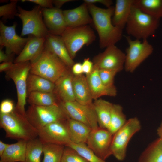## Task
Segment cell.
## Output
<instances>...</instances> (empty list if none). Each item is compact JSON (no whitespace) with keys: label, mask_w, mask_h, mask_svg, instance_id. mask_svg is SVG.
<instances>
[{"label":"cell","mask_w":162,"mask_h":162,"mask_svg":"<svg viewBox=\"0 0 162 162\" xmlns=\"http://www.w3.org/2000/svg\"><path fill=\"white\" fill-rule=\"evenodd\" d=\"M83 73L86 74V76L90 74L94 68V64L88 58L84 60L82 64Z\"/></svg>","instance_id":"40"},{"label":"cell","mask_w":162,"mask_h":162,"mask_svg":"<svg viewBox=\"0 0 162 162\" xmlns=\"http://www.w3.org/2000/svg\"><path fill=\"white\" fill-rule=\"evenodd\" d=\"M141 128L140 123L137 118L133 117L128 120L125 124L113 135L110 148L111 154L119 160H124L130 140Z\"/></svg>","instance_id":"9"},{"label":"cell","mask_w":162,"mask_h":162,"mask_svg":"<svg viewBox=\"0 0 162 162\" xmlns=\"http://www.w3.org/2000/svg\"><path fill=\"white\" fill-rule=\"evenodd\" d=\"M17 23L15 22L12 26H8L0 21V45L5 47V52L7 54L18 55L29 39L28 37L22 38L17 34Z\"/></svg>","instance_id":"14"},{"label":"cell","mask_w":162,"mask_h":162,"mask_svg":"<svg viewBox=\"0 0 162 162\" xmlns=\"http://www.w3.org/2000/svg\"><path fill=\"white\" fill-rule=\"evenodd\" d=\"M67 27L89 25L93 23L87 4L84 2L75 8L63 10Z\"/></svg>","instance_id":"18"},{"label":"cell","mask_w":162,"mask_h":162,"mask_svg":"<svg viewBox=\"0 0 162 162\" xmlns=\"http://www.w3.org/2000/svg\"><path fill=\"white\" fill-rule=\"evenodd\" d=\"M21 1L22 2L27 1L33 3L43 8H50L54 7L52 0H22Z\"/></svg>","instance_id":"39"},{"label":"cell","mask_w":162,"mask_h":162,"mask_svg":"<svg viewBox=\"0 0 162 162\" xmlns=\"http://www.w3.org/2000/svg\"><path fill=\"white\" fill-rule=\"evenodd\" d=\"M27 95L32 92H53L55 84L40 76L29 73L27 79Z\"/></svg>","instance_id":"27"},{"label":"cell","mask_w":162,"mask_h":162,"mask_svg":"<svg viewBox=\"0 0 162 162\" xmlns=\"http://www.w3.org/2000/svg\"><path fill=\"white\" fill-rule=\"evenodd\" d=\"M135 0H116L112 22L115 26L123 30Z\"/></svg>","instance_id":"23"},{"label":"cell","mask_w":162,"mask_h":162,"mask_svg":"<svg viewBox=\"0 0 162 162\" xmlns=\"http://www.w3.org/2000/svg\"><path fill=\"white\" fill-rule=\"evenodd\" d=\"M61 162H88L72 148L66 146Z\"/></svg>","instance_id":"37"},{"label":"cell","mask_w":162,"mask_h":162,"mask_svg":"<svg viewBox=\"0 0 162 162\" xmlns=\"http://www.w3.org/2000/svg\"><path fill=\"white\" fill-rule=\"evenodd\" d=\"M43 143L38 137L27 141L26 162H42L41 156L43 153Z\"/></svg>","instance_id":"33"},{"label":"cell","mask_w":162,"mask_h":162,"mask_svg":"<svg viewBox=\"0 0 162 162\" xmlns=\"http://www.w3.org/2000/svg\"><path fill=\"white\" fill-rule=\"evenodd\" d=\"M139 162H162V139H157L146 148Z\"/></svg>","instance_id":"29"},{"label":"cell","mask_w":162,"mask_h":162,"mask_svg":"<svg viewBox=\"0 0 162 162\" xmlns=\"http://www.w3.org/2000/svg\"><path fill=\"white\" fill-rule=\"evenodd\" d=\"M98 70L94 66L92 72L86 76L93 100H96L103 96H116L117 94L116 87L109 88L105 86L100 78Z\"/></svg>","instance_id":"20"},{"label":"cell","mask_w":162,"mask_h":162,"mask_svg":"<svg viewBox=\"0 0 162 162\" xmlns=\"http://www.w3.org/2000/svg\"><path fill=\"white\" fill-rule=\"evenodd\" d=\"M67 121L55 122L43 127L38 130V138L43 143H52L67 146L71 141Z\"/></svg>","instance_id":"13"},{"label":"cell","mask_w":162,"mask_h":162,"mask_svg":"<svg viewBox=\"0 0 162 162\" xmlns=\"http://www.w3.org/2000/svg\"><path fill=\"white\" fill-rule=\"evenodd\" d=\"M3 48L2 46H0V62H14L15 54L6 53L2 50Z\"/></svg>","instance_id":"41"},{"label":"cell","mask_w":162,"mask_h":162,"mask_svg":"<svg viewBox=\"0 0 162 162\" xmlns=\"http://www.w3.org/2000/svg\"><path fill=\"white\" fill-rule=\"evenodd\" d=\"M27 101L30 105L50 106L59 104L61 102L53 92H32L27 95Z\"/></svg>","instance_id":"28"},{"label":"cell","mask_w":162,"mask_h":162,"mask_svg":"<svg viewBox=\"0 0 162 162\" xmlns=\"http://www.w3.org/2000/svg\"><path fill=\"white\" fill-rule=\"evenodd\" d=\"M61 36L73 60L79 50L84 46L91 44L96 38L94 31L89 25L67 27Z\"/></svg>","instance_id":"7"},{"label":"cell","mask_w":162,"mask_h":162,"mask_svg":"<svg viewBox=\"0 0 162 162\" xmlns=\"http://www.w3.org/2000/svg\"><path fill=\"white\" fill-rule=\"evenodd\" d=\"M26 116L38 130L53 122L66 121L69 118L61 103L45 106L30 105L26 111Z\"/></svg>","instance_id":"5"},{"label":"cell","mask_w":162,"mask_h":162,"mask_svg":"<svg viewBox=\"0 0 162 162\" xmlns=\"http://www.w3.org/2000/svg\"><path fill=\"white\" fill-rule=\"evenodd\" d=\"M134 4L148 15L159 19L162 17V0H135Z\"/></svg>","instance_id":"30"},{"label":"cell","mask_w":162,"mask_h":162,"mask_svg":"<svg viewBox=\"0 0 162 162\" xmlns=\"http://www.w3.org/2000/svg\"><path fill=\"white\" fill-rule=\"evenodd\" d=\"M127 120L122 106L118 104H113L110 124L107 130L113 135L125 124Z\"/></svg>","instance_id":"31"},{"label":"cell","mask_w":162,"mask_h":162,"mask_svg":"<svg viewBox=\"0 0 162 162\" xmlns=\"http://www.w3.org/2000/svg\"><path fill=\"white\" fill-rule=\"evenodd\" d=\"M157 132L158 134L160 136V138L162 139V122L157 129Z\"/></svg>","instance_id":"47"},{"label":"cell","mask_w":162,"mask_h":162,"mask_svg":"<svg viewBox=\"0 0 162 162\" xmlns=\"http://www.w3.org/2000/svg\"><path fill=\"white\" fill-rule=\"evenodd\" d=\"M84 2L87 4H93L99 3L105 6L106 8L110 7L113 4V2L112 0H84Z\"/></svg>","instance_id":"42"},{"label":"cell","mask_w":162,"mask_h":162,"mask_svg":"<svg viewBox=\"0 0 162 162\" xmlns=\"http://www.w3.org/2000/svg\"><path fill=\"white\" fill-rule=\"evenodd\" d=\"M74 76L71 69L55 83V87L53 92L60 102L75 100L72 85Z\"/></svg>","instance_id":"21"},{"label":"cell","mask_w":162,"mask_h":162,"mask_svg":"<svg viewBox=\"0 0 162 162\" xmlns=\"http://www.w3.org/2000/svg\"><path fill=\"white\" fill-rule=\"evenodd\" d=\"M113 136L107 129L99 127L91 130L86 143L98 156L105 160L112 155L110 148Z\"/></svg>","instance_id":"15"},{"label":"cell","mask_w":162,"mask_h":162,"mask_svg":"<svg viewBox=\"0 0 162 162\" xmlns=\"http://www.w3.org/2000/svg\"><path fill=\"white\" fill-rule=\"evenodd\" d=\"M87 4L93 23L98 34L100 47L103 49L115 45L122 39L123 30L112 23L114 7L104 8L94 4Z\"/></svg>","instance_id":"1"},{"label":"cell","mask_w":162,"mask_h":162,"mask_svg":"<svg viewBox=\"0 0 162 162\" xmlns=\"http://www.w3.org/2000/svg\"><path fill=\"white\" fill-rule=\"evenodd\" d=\"M128 46L126 49L124 68L127 72L132 73L152 53L153 46L147 39L132 40L130 37H126Z\"/></svg>","instance_id":"10"},{"label":"cell","mask_w":162,"mask_h":162,"mask_svg":"<svg viewBox=\"0 0 162 162\" xmlns=\"http://www.w3.org/2000/svg\"><path fill=\"white\" fill-rule=\"evenodd\" d=\"M15 106L14 103L12 100L9 99L4 100L0 104V113H10L14 110Z\"/></svg>","instance_id":"38"},{"label":"cell","mask_w":162,"mask_h":162,"mask_svg":"<svg viewBox=\"0 0 162 162\" xmlns=\"http://www.w3.org/2000/svg\"><path fill=\"white\" fill-rule=\"evenodd\" d=\"M31 68L30 62L14 64L12 67L6 71L7 77L12 79L15 85L17 93V102L15 110L26 116L25 107L26 103L27 79Z\"/></svg>","instance_id":"6"},{"label":"cell","mask_w":162,"mask_h":162,"mask_svg":"<svg viewBox=\"0 0 162 162\" xmlns=\"http://www.w3.org/2000/svg\"><path fill=\"white\" fill-rule=\"evenodd\" d=\"M66 146L75 150L88 162H106L98 156L86 143L76 144L71 142Z\"/></svg>","instance_id":"34"},{"label":"cell","mask_w":162,"mask_h":162,"mask_svg":"<svg viewBox=\"0 0 162 162\" xmlns=\"http://www.w3.org/2000/svg\"><path fill=\"white\" fill-rule=\"evenodd\" d=\"M72 73L74 76H78L83 74L82 64L76 63L73 65L71 68Z\"/></svg>","instance_id":"43"},{"label":"cell","mask_w":162,"mask_h":162,"mask_svg":"<svg viewBox=\"0 0 162 162\" xmlns=\"http://www.w3.org/2000/svg\"><path fill=\"white\" fill-rule=\"evenodd\" d=\"M113 104L101 98L94 100V107L100 128L108 129L110 124Z\"/></svg>","instance_id":"26"},{"label":"cell","mask_w":162,"mask_h":162,"mask_svg":"<svg viewBox=\"0 0 162 162\" xmlns=\"http://www.w3.org/2000/svg\"><path fill=\"white\" fill-rule=\"evenodd\" d=\"M65 146L52 143H43L44 158L42 162H61Z\"/></svg>","instance_id":"32"},{"label":"cell","mask_w":162,"mask_h":162,"mask_svg":"<svg viewBox=\"0 0 162 162\" xmlns=\"http://www.w3.org/2000/svg\"><path fill=\"white\" fill-rule=\"evenodd\" d=\"M31 63L30 73L40 76L54 83L71 68L45 47L41 55Z\"/></svg>","instance_id":"2"},{"label":"cell","mask_w":162,"mask_h":162,"mask_svg":"<svg viewBox=\"0 0 162 162\" xmlns=\"http://www.w3.org/2000/svg\"><path fill=\"white\" fill-rule=\"evenodd\" d=\"M10 144L0 141V157L2 154Z\"/></svg>","instance_id":"46"},{"label":"cell","mask_w":162,"mask_h":162,"mask_svg":"<svg viewBox=\"0 0 162 162\" xmlns=\"http://www.w3.org/2000/svg\"><path fill=\"white\" fill-rule=\"evenodd\" d=\"M0 126L4 130L6 138L28 141L38 137V130L26 116L15 110L10 113H0Z\"/></svg>","instance_id":"3"},{"label":"cell","mask_w":162,"mask_h":162,"mask_svg":"<svg viewBox=\"0 0 162 162\" xmlns=\"http://www.w3.org/2000/svg\"><path fill=\"white\" fill-rule=\"evenodd\" d=\"M118 73L116 70L106 69H99L98 73L100 78L106 86L109 88L116 87L114 85V80L116 74Z\"/></svg>","instance_id":"36"},{"label":"cell","mask_w":162,"mask_h":162,"mask_svg":"<svg viewBox=\"0 0 162 162\" xmlns=\"http://www.w3.org/2000/svg\"><path fill=\"white\" fill-rule=\"evenodd\" d=\"M44 46L50 50L66 64L71 68L75 64L61 36L48 34L45 37Z\"/></svg>","instance_id":"19"},{"label":"cell","mask_w":162,"mask_h":162,"mask_svg":"<svg viewBox=\"0 0 162 162\" xmlns=\"http://www.w3.org/2000/svg\"><path fill=\"white\" fill-rule=\"evenodd\" d=\"M18 0H11L10 2L0 6V17L2 20L6 21L8 19H13L18 13L17 3Z\"/></svg>","instance_id":"35"},{"label":"cell","mask_w":162,"mask_h":162,"mask_svg":"<svg viewBox=\"0 0 162 162\" xmlns=\"http://www.w3.org/2000/svg\"><path fill=\"white\" fill-rule=\"evenodd\" d=\"M125 60V53L115 45H112L94 56L93 62L94 66L99 70H112L119 72L124 69Z\"/></svg>","instance_id":"12"},{"label":"cell","mask_w":162,"mask_h":162,"mask_svg":"<svg viewBox=\"0 0 162 162\" xmlns=\"http://www.w3.org/2000/svg\"><path fill=\"white\" fill-rule=\"evenodd\" d=\"M60 103L70 118L84 124L92 130L99 127L93 103L83 105L75 100Z\"/></svg>","instance_id":"11"},{"label":"cell","mask_w":162,"mask_h":162,"mask_svg":"<svg viewBox=\"0 0 162 162\" xmlns=\"http://www.w3.org/2000/svg\"><path fill=\"white\" fill-rule=\"evenodd\" d=\"M42 9L38 5L31 10H27L17 7L18 13L16 16L21 19L22 23L21 36L32 35L45 38L49 34L44 21Z\"/></svg>","instance_id":"8"},{"label":"cell","mask_w":162,"mask_h":162,"mask_svg":"<svg viewBox=\"0 0 162 162\" xmlns=\"http://www.w3.org/2000/svg\"><path fill=\"white\" fill-rule=\"evenodd\" d=\"M27 141L18 140L10 144L0 156V162H26V153Z\"/></svg>","instance_id":"25"},{"label":"cell","mask_w":162,"mask_h":162,"mask_svg":"<svg viewBox=\"0 0 162 162\" xmlns=\"http://www.w3.org/2000/svg\"><path fill=\"white\" fill-rule=\"evenodd\" d=\"M160 19L144 13L134 4L125 27L127 33L135 39H147L155 33Z\"/></svg>","instance_id":"4"},{"label":"cell","mask_w":162,"mask_h":162,"mask_svg":"<svg viewBox=\"0 0 162 162\" xmlns=\"http://www.w3.org/2000/svg\"><path fill=\"white\" fill-rule=\"evenodd\" d=\"M72 85L75 101L83 105L93 104V100L86 76L83 74L74 76Z\"/></svg>","instance_id":"22"},{"label":"cell","mask_w":162,"mask_h":162,"mask_svg":"<svg viewBox=\"0 0 162 162\" xmlns=\"http://www.w3.org/2000/svg\"><path fill=\"white\" fill-rule=\"evenodd\" d=\"M14 63L12 62H3L0 64V72H5L10 69L13 66Z\"/></svg>","instance_id":"44"},{"label":"cell","mask_w":162,"mask_h":162,"mask_svg":"<svg viewBox=\"0 0 162 162\" xmlns=\"http://www.w3.org/2000/svg\"><path fill=\"white\" fill-rule=\"evenodd\" d=\"M44 21L49 34L61 36L67 27L63 10L55 7L42 8Z\"/></svg>","instance_id":"16"},{"label":"cell","mask_w":162,"mask_h":162,"mask_svg":"<svg viewBox=\"0 0 162 162\" xmlns=\"http://www.w3.org/2000/svg\"><path fill=\"white\" fill-rule=\"evenodd\" d=\"M74 0H53V4L55 8L60 9L61 7L65 3L75 1Z\"/></svg>","instance_id":"45"},{"label":"cell","mask_w":162,"mask_h":162,"mask_svg":"<svg viewBox=\"0 0 162 162\" xmlns=\"http://www.w3.org/2000/svg\"><path fill=\"white\" fill-rule=\"evenodd\" d=\"M29 39L23 49L15 59L14 63L29 61L32 62L42 53L44 48L45 38H39L32 35L28 36Z\"/></svg>","instance_id":"17"},{"label":"cell","mask_w":162,"mask_h":162,"mask_svg":"<svg viewBox=\"0 0 162 162\" xmlns=\"http://www.w3.org/2000/svg\"><path fill=\"white\" fill-rule=\"evenodd\" d=\"M67 124L71 143H86L92 129L84 124L70 118L67 121Z\"/></svg>","instance_id":"24"}]
</instances>
